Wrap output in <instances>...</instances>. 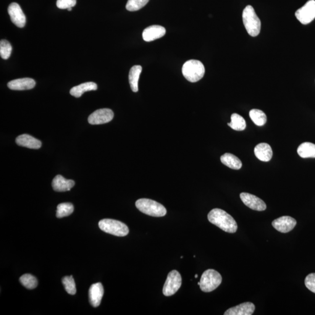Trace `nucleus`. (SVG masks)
<instances>
[{
    "mask_svg": "<svg viewBox=\"0 0 315 315\" xmlns=\"http://www.w3.org/2000/svg\"><path fill=\"white\" fill-rule=\"evenodd\" d=\"M208 220L226 232L235 233L238 230V225L232 216L220 209H212L209 213Z\"/></svg>",
    "mask_w": 315,
    "mask_h": 315,
    "instance_id": "f257e3e1",
    "label": "nucleus"
},
{
    "mask_svg": "<svg viewBox=\"0 0 315 315\" xmlns=\"http://www.w3.org/2000/svg\"><path fill=\"white\" fill-rule=\"evenodd\" d=\"M242 19L249 35L253 37H257L260 34L261 21L252 6L248 5L245 7L243 11Z\"/></svg>",
    "mask_w": 315,
    "mask_h": 315,
    "instance_id": "f03ea898",
    "label": "nucleus"
},
{
    "mask_svg": "<svg viewBox=\"0 0 315 315\" xmlns=\"http://www.w3.org/2000/svg\"><path fill=\"white\" fill-rule=\"evenodd\" d=\"M182 74L189 82L196 83L205 76V66L200 61L190 60L183 65Z\"/></svg>",
    "mask_w": 315,
    "mask_h": 315,
    "instance_id": "7ed1b4c3",
    "label": "nucleus"
},
{
    "mask_svg": "<svg viewBox=\"0 0 315 315\" xmlns=\"http://www.w3.org/2000/svg\"><path fill=\"white\" fill-rule=\"evenodd\" d=\"M136 206L144 214L161 217L167 214V209L161 204L148 199H140L136 202Z\"/></svg>",
    "mask_w": 315,
    "mask_h": 315,
    "instance_id": "20e7f679",
    "label": "nucleus"
},
{
    "mask_svg": "<svg viewBox=\"0 0 315 315\" xmlns=\"http://www.w3.org/2000/svg\"><path fill=\"white\" fill-rule=\"evenodd\" d=\"M200 289L205 293H210L220 286L222 277L220 273L213 269L207 270L200 279Z\"/></svg>",
    "mask_w": 315,
    "mask_h": 315,
    "instance_id": "39448f33",
    "label": "nucleus"
},
{
    "mask_svg": "<svg viewBox=\"0 0 315 315\" xmlns=\"http://www.w3.org/2000/svg\"><path fill=\"white\" fill-rule=\"evenodd\" d=\"M99 227L104 232L117 236H125L129 233L128 228L122 222L112 219H104L99 223Z\"/></svg>",
    "mask_w": 315,
    "mask_h": 315,
    "instance_id": "423d86ee",
    "label": "nucleus"
},
{
    "mask_svg": "<svg viewBox=\"0 0 315 315\" xmlns=\"http://www.w3.org/2000/svg\"><path fill=\"white\" fill-rule=\"evenodd\" d=\"M181 285V274L176 271H171L168 275L166 283L163 287L164 295L167 296L173 295L178 292Z\"/></svg>",
    "mask_w": 315,
    "mask_h": 315,
    "instance_id": "0eeeda50",
    "label": "nucleus"
},
{
    "mask_svg": "<svg viewBox=\"0 0 315 315\" xmlns=\"http://www.w3.org/2000/svg\"><path fill=\"white\" fill-rule=\"evenodd\" d=\"M295 17L300 22L307 25L315 19V1L310 0L295 12Z\"/></svg>",
    "mask_w": 315,
    "mask_h": 315,
    "instance_id": "6e6552de",
    "label": "nucleus"
},
{
    "mask_svg": "<svg viewBox=\"0 0 315 315\" xmlns=\"http://www.w3.org/2000/svg\"><path fill=\"white\" fill-rule=\"evenodd\" d=\"M113 117V111L105 108L95 111L89 116L88 121L92 125H103L110 122Z\"/></svg>",
    "mask_w": 315,
    "mask_h": 315,
    "instance_id": "1a4fd4ad",
    "label": "nucleus"
},
{
    "mask_svg": "<svg viewBox=\"0 0 315 315\" xmlns=\"http://www.w3.org/2000/svg\"><path fill=\"white\" fill-rule=\"evenodd\" d=\"M8 12L12 22L15 25L19 28H23L25 26L26 16L19 4L16 2L11 3L9 5Z\"/></svg>",
    "mask_w": 315,
    "mask_h": 315,
    "instance_id": "9d476101",
    "label": "nucleus"
},
{
    "mask_svg": "<svg viewBox=\"0 0 315 315\" xmlns=\"http://www.w3.org/2000/svg\"><path fill=\"white\" fill-rule=\"evenodd\" d=\"M240 197H241L242 202L252 210L262 211H265L267 208L266 203L254 195L248 193H242L240 194Z\"/></svg>",
    "mask_w": 315,
    "mask_h": 315,
    "instance_id": "9b49d317",
    "label": "nucleus"
},
{
    "mask_svg": "<svg viewBox=\"0 0 315 315\" xmlns=\"http://www.w3.org/2000/svg\"><path fill=\"white\" fill-rule=\"evenodd\" d=\"M296 224L295 219L290 216H283V217L275 219L272 222V226L276 230L281 233H287L292 231Z\"/></svg>",
    "mask_w": 315,
    "mask_h": 315,
    "instance_id": "f8f14e48",
    "label": "nucleus"
},
{
    "mask_svg": "<svg viewBox=\"0 0 315 315\" xmlns=\"http://www.w3.org/2000/svg\"><path fill=\"white\" fill-rule=\"evenodd\" d=\"M104 294V287L101 283L92 284L90 287L89 300L93 307L97 308L100 305Z\"/></svg>",
    "mask_w": 315,
    "mask_h": 315,
    "instance_id": "ddd939ff",
    "label": "nucleus"
},
{
    "mask_svg": "<svg viewBox=\"0 0 315 315\" xmlns=\"http://www.w3.org/2000/svg\"><path fill=\"white\" fill-rule=\"evenodd\" d=\"M166 34V29L160 25L148 27L143 32V38L146 42H152L163 37Z\"/></svg>",
    "mask_w": 315,
    "mask_h": 315,
    "instance_id": "4468645a",
    "label": "nucleus"
},
{
    "mask_svg": "<svg viewBox=\"0 0 315 315\" xmlns=\"http://www.w3.org/2000/svg\"><path fill=\"white\" fill-rule=\"evenodd\" d=\"M36 85L35 81L30 78H24L11 81L8 83V87L12 90L23 91L34 88Z\"/></svg>",
    "mask_w": 315,
    "mask_h": 315,
    "instance_id": "2eb2a0df",
    "label": "nucleus"
},
{
    "mask_svg": "<svg viewBox=\"0 0 315 315\" xmlns=\"http://www.w3.org/2000/svg\"><path fill=\"white\" fill-rule=\"evenodd\" d=\"M255 310V306L252 302L242 303L228 310L225 315H252Z\"/></svg>",
    "mask_w": 315,
    "mask_h": 315,
    "instance_id": "dca6fc26",
    "label": "nucleus"
},
{
    "mask_svg": "<svg viewBox=\"0 0 315 315\" xmlns=\"http://www.w3.org/2000/svg\"><path fill=\"white\" fill-rule=\"evenodd\" d=\"M74 185L75 182L73 180L66 179L62 175H57L52 182L54 190L59 192L70 190Z\"/></svg>",
    "mask_w": 315,
    "mask_h": 315,
    "instance_id": "f3484780",
    "label": "nucleus"
},
{
    "mask_svg": "<svg viewBox=\"0 0 315 315\" xmlns=\"http://www.w3.org/2000/svg\"><path fill=\"white\" fill-rule=\"evenodd\" d=\"M254 154L259 160L268 162L271 160L273 151L271 146L267 143H260L254 148Z\"/></svg>",
    "mask_w": 315,
    "mask_h": 315,
    "instance_id": "a211bd4d",
    "label": "nucleus"
},
{
    "mask_svg": "<svg viewBox=\"0 0 315 315\" xmlns=\"http://www.w3.org/2000/svg\"><path fill=\"white\" fill-rule=\"evenodd\" d=\"M16 143L20 146L31 149H39L42 146L41 141L28 134H22L16 139Z\"/></svg>",
    "mask_w": 315,
    "mask_h": 315,
    "instance_id": "6ab92c4d",
    "label": "nucleus"
},
{
    "mask_svg": "<svg viewBox=\"0 0 315 315\" xmlns=\"http://www.w3.org/2000/svg\"><path fill=\"white\" fill-rule=\"evenodd\" d=\"M97 84L93 82L85 83L73 87L70 90V94L76 98L82 97L84 93L97 90Z\"/></svg>",
    "mask_w": 315,
    "mask_h": 315,
    "instance_id": "aec40b11",
    "label": "nucleus"
},
{
    "mask_svg": "<svg viewBox=\"0 0 315 315\" xmlns=\"http://www.w3.org/2000/svg\"><path fill=\"white\" fill-rule=\"evenodd\" d=\"M142 71V66L134 65L130 69V73H129V83H130L132 91L134 92L139 91V81Z\"/></svg>",
    "mask_w": 315,
    "mask_h": 315,
    "instance_id": "412c9836",
    "label": "nucleus"
},
{
    "mask_svg": "<svg viewBox=\"0 0 315 315\" xmlns=\"http://www.w3.org/2000/svg\"><path fill=\"white\" fill-rule=\"evenodd\" d=\"M221 161L225 166L232 169H241L242 163L239 159L230 153H226L221 157Z\"/></svg>",
    "mask_w": 315,
    "mask_h": 315,
    "instance_id": "4be33fe9",
    "label": "nucleus"
},
{
    "mask_svg": "<svg viewBox=\"0 0 315 315\" xmlns=\"http://www.w3.org/2000/svg\"><path fill=\"white\" fill-rule=\"evenodd\" d=\"M297 152L303 158H315V145L309 142L302 143L298 147Z\"/></svg>",
    "mask_w": 315,
    "mask_h": 315,
    "instance_id": "5701e85b",
    "label": "nucleus"
},
{
    "mask_svg": "<svg viewBox=\"0 0 315 315\" xmlns=\"http://www.w3.org/2000/svg\"><path fill=\"white\" fill-rule=\"evenodd\" d=\"M231 121L229 124H228V125L234 130H244L246 127H247V124H246L244 118L238 115V114H232L231 115Z\"/></svg>",
    "mask_w": 315,
    "mask_h": 315,
    "instance_id": "b1692460",
    "label": "nucleus"
},
{
    "mask_svg": "<svg viewBox=\"0 0 315 315\" xmlns=\"http://www.w3.org/2000/svg\"><path fill=\"white\" fill-rule=\"evenodd\" d=\"M250 116L254 124L258 126L265 125L267 122V116L262 110L252 109L250 111Z\"/></svg>",
    "mask_w": 315,
    "mask_h": 315,
    "instance_id": "393cba45",
    "label": "nucleus"
},
{
    "mask_svg": "<svg viewBox=\"0 0 315 315\" xmlns=\"http://www.w3.org/2000/svg\"><path fill=\"white\" fill-rule=\"evenodd\" d=\"M74 211V206L70 203L60 204L57 208L56 217L61 218L67 217Z\"/></svg>",
    "mask_w": 315,
    "mask_h": 315,
    "instance_id": "a878e982",
    "label": "nucleus"
},
{
    "mask_svg": "<svg viewBox=\"0 0 315 315\" xmlns=\"http://www.w3.org/2000/svg\"><path fill=\"white\" fill-rule=\"evenodd\" d=\"M20 281L21 283L23 285V286L29 290L35 289L38 284L37 278L29 274H26L21 276Z\"/></svg>",
    "mask_w": 315,
    "mask_h": 315,
    "instance_id": "bb28decb",
    "label": "nucleus"
},
{
    "mask_svg": "<svg viewBox=\"0 0 315 315\" xmlns=\"http://www.w3.org/2000/svg\"><path fill=\"white\" fill-rule=\"evenodd\" d=\"M62 283L66 292L69 294L75 295L76 294V283H75L73 276H65L63 278Z\"/></svg>",
    "mask_w": 315,
    "mask_h": 315,
    "instance_id": "cd10ccee",
    "label": "nucleus"
},
{
    "mask_svg": "<svg viewBox=\"0 0 315 315\" xmlns=\"http://www.w3.org/2000/svg\"><path fill=\"white\" fill-rule=\"evenodd\" d=\"M149 0H128L126 8L129 11L140 10L149 2Z\"/></svg>",
    "mask_w": 315,
    "mask_h": 315,
    "instance_id": "c85d7f7f",
    "label": "nucleus"
},
{
    "mask_svg": "<svg viewBox=\"0 0 315 315\" xmlns=\"http://www.w3.org/2000/svg\"><path fill=\"white\" fill-rule=\"evenodd\" d=\"M12 48L10 42L6 40H1L0 42V55L1 58L4 60H7L10 58L11 55Z\"/></svg>",
    "mask_w": 315,
    "mask_h": 315,
    "instance_id": "c756f323",
    "label": "nucleus"
},
{
    "mask_svg": "<svg viewBox=\"0 0 315 315\" xmlns=\"http://www.w3.org/2000/svg\"><path fill=\"white\" fill-rule=\"evenodd\" d=\"M77 0H58L57 7L60 9H68L73 8L76 5Z\"/></svg>",
    "mask_w": 315,
    "mask_h": 315,
    "instance_id": "7c9ffc66",
    "label": "nucleus"
},
{
    "mask_svg": "<svg viewBox=\"0 0 315 315\" xmlns=\"http://www.w3.org/2000/svg\"><path fill=\"white\" fill-rule=\"evenodd\" d=\"M305 284L308 290L315 293V273H311L305 278Z\"/></svg>",
    "mask_w": 315,
    "mask_h": 315,
    "instance_id": "2f4dec72",
    "label": "nucleus"
},
{
    "mask_svg": "<svg viewBox=\"0 0 315 315\" xmlns=\"http://www.w3.org/2000/svg\"><path fill=\"white\" fill-rule=\"evenodd\" d=\"M68 11H71L72 10V8H69L67 9Z\"/></svg>",
    "mask_w": 315,
    "mask_h": 315,
    "instance_id": "473e14b6",
    "label": "nucleus"
},
{
    "mask_svg": "<svg viewBox=\"0 0 315 315\" xmlns=\"http://www.w3.org/2000/svg\"><path fill=\"white\" fill-rule=\"evenodd\" d=\"M198 277V275L196 274L195 275V278H197Z\"/></svg>",
    "mask_w": 315,
    "mask_h": 315,
    "instance_id": "72a5a7b5",
    "label": "nucleus"
}]
</instances>
